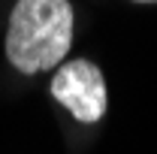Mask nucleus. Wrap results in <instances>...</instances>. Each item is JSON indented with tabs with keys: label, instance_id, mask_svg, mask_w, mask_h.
Returning a JSON list of instances; mask_svg holds the SVG:
<instances>
[{
	"label": "nucleus",
	"instance_id": "f257e3e1",
	"mask_svg": "<svg viewBox=\"0 0 157 154\" xmlns=\"http://www.w3.org/2000/svg\"><path fill=\"white\" fill-rule=\"evenodd\" d=\"M73 27L70 0H18L6 27V58L27 76L55 70L73 45Z\"/></svg>",
	"mask_w": 157,
	"mask_h": 154
},
{
	"label": "nucleus",
	"instance_id": "f03ea898",
	"mask_svg": "<svg viewBox=\"0 0 157 154\" xmlns=\"http://www.w3.org/2000/svg\"><path fill=\"white\" fill-rule=\"evenodd\" d=\"M52 97L82 124H97L106 115V79L97 64L85 58L60 64L52 76Z\"/></svg>",
	"mask_w": 157,
	"mask_h": 154
},
{
	"label": "nucleus",
	"instance_id": "7ed1b4c3",
	"mask_svg": "<svg viewBox=\"0 0 157 154\" xmlns=\"http://www.w3.org/2000/svg\"><path fill=\"white\" fill-rule=\"evenodd\" d=\"M136 3H157V0H136Z\"/></svg>",
	"mask_w": 157,
	"mask_h": 154
}]
</instances>
